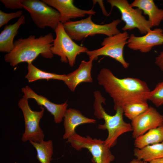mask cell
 <instances>
[{"label": "cell", "instance_id": "1", "mask_svg": "<svg viewBox=\"0 0 163 163\" xmlns=\"http://www.w3.org/2000/svg\"><path fill=\"white\" fill-rule=\"evenodd\" d=\"M98 84L112 98L116 110L129 104L147 102V96L150 91L145 81L136 78L117 77L109 69L103 68L97 77Z\"/></svg>", "mask_w": 163, "mask_h": 163}, {"label": "cell", "instance_id": "2", "mask_svg": "<svg viewBox=\"0 0 163 163\" xmlns=\"http://www.w3.org/2000/svg\"><path fill=\"white\" fill-rule=\"evenodd\" d=\"M54 39L51 33L38 37L31 35L26 38H19L14 42L12 50L5 55L4 60L14 67L21 62L32 63L40 55L52 58L54 55L51 51Z\"/></svg>", "mask_w": 163, "mask_h": 163}, {"label": "cell", "instance_id": "3", "mask_svg": "<svg viewBox=\"0 0 163 163\" xmlns=\"http://www.w3.org/2000/svg\"><path fill=\"white\" fill-rule=\"evenodd\" d=\"M94 115L98 119H103L104 124L98 126L99 129L108 131V136L104 141L105 145L110 148L115 145L118 138L122 134L132 131L131 124L126 122L123 119V108L119 107L116 110L113 115L107 113L102 106L105 104L106 99L99 91L94 92Z\"/></svg>", "mask_w": 163, "mask_h": 163}, {"label": "cell", "instance_id": "4", "mask_svg": "<svg viewBox=\"0 0 163 163\" xmlns=\"http://www.w3.org/2000/svg\"><path fill=\"white\" fill-rule=\"evenodd\" d=\"M92 16L89 15L85 19L70 21L63 24L66 32L73 40L79 41L97 34L110 37L120 32L117 26L121 23V20L117 19L108 24H98L92 21Z\"/></svg>", "mask_w": 163, "mask_h": 163}, {"label": "cell", "instance_id": "5", "mask_svg": "<svg viewBox=\"0 0 163 163\" xmlns=\"http://www.w3.org/2000/svg\"><path fill=\"white\" fill-rule=\"evenodd\" d=\"M54 31L56 37L51 48L52 52L59 56L62 62H68L70 67H73L77 56L86 53L88 49L75 43L66 33L62 23H59Z\"/></svg>", "mask_w": 163, "mask_h": 163}, {"label": "cell", "instance_id": "6", "mask_svg": "<svg viewBox=\"0 0 163 163\" xmlns=\"http://www.w3.org/2000/svg\"><path fill=\"white\" fill-rule=\"evenodd\" d=\"M129 37L126 31L107 37L101 43L102 47L92 50H88L86 53L89 59L93 60L101 56L109 57L120 63L124 68L127 69L129 64L124 58L123 50L125 46L128 43Z\"/></svg>", "mask_w": 163, "mask_h": 163}, {"label": "cell", "instance_id": "7", "mask_svg": "<svg viewBox=\"0 0 163 163\" xmlns=\"http://www.w3.org/2000/svg\"><path fill=\"white\" fill-rule=\"evenodd\" d=\"M22 5L34 24L40 29L48 27L54 30L60 22L59 12L42 0H23Z\"/></svg>", "mask_w": 163, "mask_h": 163}, {"label": "cell", "instance_id": "8", "mask_svg": "<svg viewBox=\"0 0 163 163\" xmlns=\"http://www.w3.org/2000/svg\"><path fill=\"white\" fill-rule=\"evenodd\" d=\"M67 140L76 150L87 149L92 155L93 162L95 163H111L115 159L110 148L105 145L104 141L100 139H93L89 136H82L76 133Z\"/></svg>", "mask_w": 163, "mask_h": 163}, {"label": "cell", "instance_id": "9", "mask_svg": "<svg viewBox=\"0 0 163 163\" xmlns=\"http://www.w3.org/2000/svg\"><path fill=\"white\" fill-rule=\"evenodd\" d=\"M111 8L116 7L121 15V20L125 25L122 28L124 31L137 29L140 34H146L152 28L148 20L142 15V11L138 8H134L127 0H108Z\"/></svg>", "mask_w": 163, "mask_h": 163}, {"label": "cell", "instance_id": "10", "mask_svg": "<svg viewBox=\"0 0 163 163\" xmlns=\"http://www.w3.org/2000/svg\"><path fill=\"white\" fill-rule=\"evenodd\" d=\"M28 99L23 95L18 103V107L22 112L25 124V130L21 140L24 142L31 141L40 142L44 140V137L43 132L39 125L40 120L44 114V108L40 106L41 110H32L29 106Z\"/></svg>", "mask_w": 163, "mask_h": 163}, {"label": "cell", "instance_id": "11", "mask_svg": "<svg viewBox=\"0 0 163 163\" xmlns=\"http://www.w3.org/2000/svg\"><path fill=\"white\" fill-rule=\"evenodd\" d=\"M163 124V116L149 106L145 112L132 120V137L136 139L149 130Z\"/></svg>", "mask_w": 163, "mask_h": 163}, {"label": "cell", "instance_id": "12", "mask_svg": "<svg viewBox=\"0 0 163 163\" xmlns=\"http://www.w3.org/2000/svg\"><path fill=\"white\" fill-rule=\"evenodd\" d=\"M163 44V30L155 28L144 35L138 37L133 34L129 36L127 46L134 50L142 53L149 52L155 46Z\"/></svg>", "mask_w": 163, "mask_h": 163}, {"label": "cell", "instance_id": "13", "mask_svg": "<svg viewBox=\"0 0 163 163\" xmlns=\"http://www.w3.org/2000/svg\"><path fill=\"white\" fill-rule=\"evenodd\" d=\"M56 10L59 13L60 22L63 24L72 19L94 15L96 12L92 8L89 10L80 9L75 6L73 0H42Z\"/></svg>", "mask_w": 163, "mask_h": 163}, {"label": "cell", "instance_id": "14", "mask_svg": "<svg viewBox=\"0 0 163 163\" xmlns=\"http://www.w3.org/2000/svg\"><path fill=\"white\" fill-rule=\"evenodd\" d=\"M21 91L27 98L33 99L38 105L44 107L53 116L56 123L62 121L68 109L67 101L60 104L53 103L45 97L37 94L28 86L22 88Z\"/></svg>", "mask_w": 163, "mask_h": 163}, {"label": "cell", "instance_id": "15", "mask_svg": "<svg viewBox=\"0 0 163 163\" xmlns=\"http://www.w3.org/2000/svg\"><path fill=\"white\" fill-rule=\"evenodd\" d=\"M93 61L91 59L88 61H82L77 69L66 75L64 82L71 91H74L77 86L82 82H93L91 71Z\"/></svg>", "mask_w": 163, "mask_h": 163}, {"label": "cell", "instance_id": "16", "mask_svg": "<svg viewBox=\"0 0 163 163\" xmlns=\"http://www.w3.org/2000/svg\"><path fill=\"white\" fill-rule=\"evenodd\" d=\"M64 119V139H67L76 133L75 129L77 126L83 124L96 123L95 120L85 117L79 110L74 108H70L67 110Z\"/></svg>", "mask_w": 163, "mask_h": 163}, {"label": "cell", "instance_id": "17", "mask_svg": "<svg viewBox=\"0 0 163 163\" xmlns=\"http://www.w3.org/2000/svg\"><path fill=\"white\" fill-rule=\"evenodd\" d=\"M130 5L148 16V20L152 27L159 26L163 21V9L158 8L153 0H135Z\"/></svg>", "mask_w": 163, "mask_h": 163}, {"label": "cell", "instance_id": "18", "mask_svg": "<svg viewBox=\"0 0 163 163\" xmlns=\"http://www.w3.org/2000/svg\"><path fill=\"white\" fill-rule=\"evenodd\" d=\"M25 23V18L22 15L14 24L6 25L0 34V51L10 53L14 47V40L20 26Z\"/></svg>", "mask_w": 163, "mask_h": 163}, {"label": "cell", "instance_id": "19", "mask_svg": "<svg viewBox=\"0 0 163 163\" xmlns=\"http://www.w3.org/2000/svg\"><path fill=\"white\" fill-rule=\"evenodd\" d=\"M133 153L136 158L147 162L163 158V142L148 145L140 149L136 148Z\"/></svg>", "mask_w": 163, "mask_h": 163}, {"label": "cell", "instance_id": "20", "mask_svg": "<svg viewBox=\"0 0 163 163\" xmlns=\"http://www.w3.org/2000/svg\"><path fill=\"white\" fill-rule=\"evenodd\" d=\"M163 142V124L152 129L135 139L134 145L141 148L146 146Z\"/></svg>", "mask_w": 163, "mask_h": 163}, {"label": "cell", "instance_id": "21", "mask_svg": "<svg viewBox=\"0 0 163 163\" xmlns=\"http://www.w3.org/2000/svg\"><path fill=\"white\" fill-rule=\"evenodd\" d=\"M28 72L25 78L29 82L41 79H55L64 82L66 78V75L58 74L41 70L34 66L32 63L28 64Z\"/></svg>", "mask_w": 163, "mask_h": 163}, {"label": "cell", "instance_id": "22", "mask_svg": "<svg viewBox=\"0 0 163 163\" xmlns=\"http://www.w3.org/2000/svg\"><path fill=\"white\" fill-rule=\"evenodd\" d=\"M29 142L35 149L37 152V158L39 161L40 163H50L53 153L52 141L43 140L40 142L31 141Z\"/></svg>", "mask_w": 163, "mask_h": 163}, {"label": "cell", "instance_id": "23", "mask_svg": "<svg viewBox=\"0 0 163 163\" xmlns=\"http://www.w3.org/2000/svg\"><path fill=\"white\" fill-rule=\"evenodd\" d=\"M149 107L147 102L129 104L123 108L124 114L132 121L146 111Z\"/></svg>", "mask_w": 163, "mask_h": 163}, {"label": "cell", "instance_id": "24", "mask_svg": "<svg viewBox=\"0 0 163 163\" xmlns=\"http://www.w3.org/2000/svg\"><path fill=\"white\" fill-rule=\"evenodd\" d=\"M146 98L156 107L163 104V81L157 84L154 89L150 91Z\"/></svg>", "mask_w": 163, "mask_h": 163}, {"label": "cell", "instance_id": "25", "mask_svg": "<svg viewBox=\"0 0 163 163\" xmlns=\"http://www.w3.org/2000/svg\"><path fill=\"white\" fill-rule=\"evenodd\" d=\"M22 13L21 10L10 13H5L0 10V27L6 24L12 19L20 18L22 15Z\"/></svg>", "mask_w": 163, "mask_h": 163}, {"label": "cell", "instance_id": "26", "mask_svg": "<svg viewBox=\"0 0 163 163\" xmlns=\"http://www.w3.org/2000/svg\"><path fill=\"white\" fill-rule=\"evenodd\" d=\"M23 0H1L5 7L11 9L23 8L22 3Z\"/></svg>", "mask_w": 163, "mask_h": 163}, {"label": "cell", "instance_id": "27", "mask_svg": "<svg viewBox=\"0 0 163 163\" xmlns=\"http://www.w3.org/2000/svg\"><path fill=\"white\" fill-rule=\"evenodd\" d=\"M155 62L160 70L163 71V50L155 58Z\"/></svg>", "mask_w": 163, "mask_h": 163}, {"label": "cell", "instance_id": "28", "mask_svg": "<svg viewBox=\"0 0 163 163\" xmlns=\"http://www.w3.org/2000/svg\"><path fill=\"white\" fill-rule=\"evenodd\" d=\"M129 163H149V162L137 158H134Z\"/></svg>", "mask_w": 163, "mask_h": 163}, {"label": "cell", "instance_id": "29", "mask_svg": "<svg viewBox=\"0 0 163 163\" xmlns=\"http://www.w3.org/2000/svg\"><path fill=\"white\" fill-rule=\"evenodd\" d=\"M149 162V163H163V158L154 159Z\"/></svg>", "mask_w": 163, "mask_h": 163}]
</instances>
